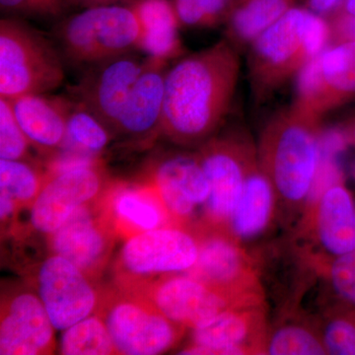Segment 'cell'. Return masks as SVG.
<instances>
[{"instance_id":"cell-1","label":"cell","mask_w":355,"mask_h":355,"mask_svg":"<svg viewBox=\"0 0 355 355\" xmlns=\"http://www.w3.org/2000/svg\"><path fill=\"white\" fill-rule=\"evenodd\" d=\"M240 74L228 41L181 58L167 70L160 135L183 146H202L225 119Z\"/></svg>"},{"instance_id":"cell-2","label":"cell","mask_w":355,"mask_h":355,"mask_svg":"<svg viewBox=\"0 0 355 355\" xmlns=\"http://www.w3.org/2000/svg\"><path fill=\"white\" fill-rule=\"evenodd\" d=\"M320 121L293 104L275 114L261 132L259 163L277 200L289 209L307 205L314 190L322 160Z\"/></svg>"},{"instance_id":"cell-3","label":"cell","mask_w":355,"mask_h":355,"mask_svg":"<svg viewBox=\"0 0 355 355\" xmlns=\"http://www.w3.org/2000/svg\"><path fill=\"white\" fill-rule=\"evenodd\" d=\"M329 42L326 18L304 6L292 7L250 46L248 69L254 101L266 102L297 77Z\"/></svg>"},{"instance_id":"cell-4","label":"cell","mask_w":355,"mask_h":355,"mask_svg":"<svg viewBox=\"0 0 355 355\" xmlns=\"http://www.w3.org/2000/svg\"><path fill=\"white\" fill-rule=\"evenodd\" d=\"M64 58L43 33L16 17L0 21V98L49 94L64 83Z\"/></svg>"},{"instance_id":"cell-5","label":"cell","mask_w":355,"mask_h":355,"mask_svg":"<svg viewBox=\"0 0 355 355\" xmlns=\"http://www.w3.org/2000/svg\"><path fill=\"white\" fill-rule=\"evenodd\" d=\"M142 25L133 6L84 9L58 25L55 36L67 62L90 67L140 51Z\"/></svg>"},{"instance_id":"cell-6","label":"cell","mask_w":355,"mask_h":355,"mask_svg":"<svg viewBox=\"0 0 355 355\" xmlns=\"http://www.w3.org/2000/svg\"><path fill=\"white\" fill-rule=\"evenodd\" d=\"M96 311L106 324L116 354H163L177 345L186 330L144 294L121 286L102 295Z\"/></svg>"},{"instance_id":"cell-7","label":"cell","mask_w":355,"mask_h":355,"mask_svg":"<svg viewBox=\"0 0 355 355\" xmlns=\"http://www.w3.org/2000/svg\"><path fill=\"white\" fill-rule=\"evenodd\" d=\"M198 256L186 275L245 305L263 304L258 268L228 229L200 224L193 228Z\"/></svg>"},{"instance_id":"cell-8","label":"cell","mask_w":355,"mask_h":355,"mask_svg":"<svg viewBox=\"0 0 355 355\" xmlns=\"http://www.w3.org/2000/svg\"><path fill=\"white\" fill-rule=\"evenodd\" d=\"M198 241L193 229L168 226L125 240L119 254L118 286H130L154 275L186 272L195 265Z\"/></svg>"},{"instance_id":"cell-9","label":"cell","mask_w":355,"mask_h":355,"mask_svg":"<svg viewBox=\"0 0 355 355\" xmlns=\"http://www.w3.org/2000/svg\"><path fill=\"white\" fill-rule=\"evenodd\" d=\"M197 154L210 187L202 224L227 229L257 151L247 140L214 137L202 144Z\"/></svg>"},{"instance_id":"cell-10","label":"cell","mask_w":355,"mask_h":355,"mask_svg":"<svg viewBox=\"0 0 355 355\" xmlns=\"http://www.w3.org/2000/svg\"><path fill=\"white\" fill-rule=\"evenodd\" d=\"M297 78L294 105L319 120L355 102V41L331 44L306 65Z\"/></svg>"},{"instance_id":"cell-11","label":"cell","mask_w":355,"mask_h":355,"mask_svg":"<svg viewBox=\"0 0 355 355\" xmlns=\"http://www.w3.org/2000/svg\"><path fill=\"white\" fill-rule=\"evenodd\" d=\"M121 287L144 294L168 319L191 330L207 324L224 311L253 306L242 304L186 273Z\"/></svg>"},{"instance_id":"cell-12","label":"cell","mask_w":355,"mask_h":355,"mask_svg":"<svg viewBox=\"0 0 355 355\" xmlns=\"http://www.w3.org/2000/svg\"><path fill=\"white\" fill-rule=\"evenodd\" d=\"M144 64V60L130 53L90 65L79 83L70 89L72 100L114 133Z\"/></svg>"},{"instance_id":"cell-13","label":"cell","mask_w":355,"mask_h":355,"mask_svg":"<svg viewBox=\"0 0 355 355\" xmlns=\"http://www.w3.org/2000/svg\"><path fill=\"white\" fill-rule=\"evenodd\" d=\"M91 280L64 257L53 254L42 263L40 298L55 329L64 331L97 309L99 294Z\"/></svg>"},{"instance_id":"cell-14","label":"cell","mask_w":355,"mask_h":355,"mask_svg":"<svg viewBox=\"0 0 355 355\" xmlns=\"http://www.w3.org/2000/svg\"><path fill=\"white\" fill-rule=\"evenodd\" d=\"M109 183L103 163L49 176L31 207L33 227L51 234L79 207L97 200Z\"/></svg>"},{"instance_id":"cell-15","label":"cell","mask_w":355,"mask_h":355,"mask_svg":"<svg viewBox=\"0 0 355 355\" xmlns=\"http://www.w3.org/2000/svg\"><path fill=\"white\" fill-rule=\"evenodd\" d=\"M48 236L51 253L71 261L90 279L104 270L116 237L103 217L97 200L79 207Z\"/></svg>"},{"instance_id":"cell-16","label":"cell","mask_w":355,"mask_h":355,"mask_svg":"<svg viewBox=\"0 0 355 355\" xmlns=\"http://www.w3.org/2000/svg\"><path fill=\"white\" fill-rule=\"evenodd\" d=\"M268 336L263 304L232 308L193 329L180 354H263Z\"/></svg>"},{"instance_id":"cell-17","label":"cell","mask_w":355,"mask_h":355,"mask_svg":"<svg viewBox=\"0 0 355 355\" xmlns=\"http://www.w3.org/2000/svg\"><path fill=\"white\" fill-rule=\"evenodd\" d=\"M144 180L157 191L173 223L188 227L196 209L207 205L210 187L198 154H171L150 164Z\"/></svg>"},{"instance_id":"cell-18","label":"cell","mask_w":355,"mask_h":355,"mask_svg":"<svg viewBox=\"0 0 355 355\" xmlns=\"http://www.w3.org/2000/svg\"><path fill=\"white\" fill-rule=\"evenodd\" d=\"M98 207L116 237L128 239L155 229L176 226L153 184L110 181Z\"/></svg>"},{"instance_id":"cell-19","label":"cell","mask_w":355,"mask_h":355,"mask_svg":"<svg viewBox=\"0 0 355 355\" xmlns=\"http://www.w3.org/2000/svg\"><path fill=\"white\" fill-rule=\"evenodd\" d=\"M50 316L40 296L17 291L2 298L0 354H50L55 336Z\"/></svg>"},{"instance_id":"cell-20","label":"cell","mask_w":355,"mask_h":355,"mask_svg":"<svg viewBox=\"0 0 355 355\" xmlns=\"http://www.w3.org/2000/svg\"><path fill=\"white\" fill-rule=\"evenodd\" d=\"M308 225L324 263L355 250V203L342 183L329 187L310 205Z\"/></svg>"},{"instance_id":"cell-21","label":"cell","mask_w":355,"mask_h":355,"mask_svg":"<svg viewBox=\"0 0 355 355\" xmlns=\"http://www.w3.org/2000/svg\"><path fill=\"white\" fill-rule=\"evenodd\" d=\"M167 64L165 60L146 55L144 69L121 112L114 133L135 139L160 135Z\"/></svg>"},{"instance_id":"cell-22","label":"cell","mask_w":355,"mask_h":355,"mask_svg":"<svg viewBox=\"0 0 355 355\" xmlns=\"http://www.w3.org/2000/svg\"><path fill=\"white\" fill-rule=\"evenodd\" d=\"M9 101L32 146L48 159L62 150L73 100L62 96L31 94Z\"/></svg>"},{"instance_id":"cell-23","label":"cell","mask_w":355,"mask_h":355,"mask_svg":"<svg viewBox=\"0 0 355 355\" xmlns=\"http://www.w3.org/2000/svg\"><path fill=\"white\" fill-rule=\"evenodd\" d=\"M277 202L275 188L261 169L257 153L248 168L244 188L229 220V232L241 243L256 239L272 223Z\"/></svg>"},{"instance_id":"cell-24","label":"cell","mask_w":355,"mask_h":355,"mask_svg":"<svg viewBox=\"0 0 355 355\" xmlns=\"http://www.w3.org/2000/svg\"><path fill=\"white\" fill-rule=\"evenodd\" d=\"M142 25L140 51L147 57L168 60L181 57L184 46L174 4L170 0H139L132 4Z\"/></svg>"},{"instance_id":"cell-25","label":"cell","mask_w":355,"mask_h":355,"mask_svg":"<svg viewBox=\"0 0 355 355\" xmlns=\"http://www.w3.org/2000/svg\"><path fill=\"white\" fill-rule=\"evenodd\" d=\"M297 0H239L226 22V41L236 50L250 48L254 40L296 6Z\"/></svg>"},{"instance_id":"cell-26","label":"cell","mask_w":355,"mask_h":355,"mask_svg":"<svg viewBox=\"0 0 355 355\" xmlns=\"http://www.w3.org/2000/svg\"><path fill=\"white\" fill-rule=\"evenodd\" d=\"M60 350L65 355L116 354L106 324L98 314L65 329Z\"/></svg>"},{"instance_id":"cell-27","label":"cell","mask_w":355,"mask_h":355,"mask_svg":"<svg viewBox=\"0 0 355 355\" xmlns=\"http://www.w3.org/2000/svg\"><path fill=\"white\" fill-rule=\"evenodd\" d=\"M48 175L28 160L0 159V190L6 191L18 207H32L43 188Z\"/></svg>"},{"instance_id":"cell-28","label":"cell","mask_w":355,"mask_h":355,"mask_svg":"<svg viewBox=\"0 0 355 355\" xmlns=\"http://www.w3.org/2000/svg\"><path fill=\"white\" fill-rule=\"evenodd\" d=\"M112 135L113 132L99 119L74 102L62 149L99 156L108 146Z\"/></svg>"},{"instance_id":"cell-29","label":"cell","mask_w":355,"mask_h":355,"mask_svg":"<svg viewBox=\"0 0 355 355\" xmlns=\"http://www.w3.org/2000/svg\"><path fill=\"white\" fill-rule=\"evenodd\" d=\"M263 354L324 355L327 350L319 331L305 324H287L268 336Z\"/></svg>"},{"instance_id":"cell-30","label":"cell","mask_w":355,"mask_h":355,"mask_svg":"<svg viewBox=\"0 0 355 355\" xmlns=\"http://www.w3.org/2000/svg\"><path fill=\"white\" fill-rule=\"evenodd\" d=\"M239 0H174L180 25L205 29L227 22Z\"/></svg>"},{"instance_id":"cell-31","label":"cell","mask_w":355,"mask_h":355,"mask_svg":"<svg viewBox=\"0 0 355 355\" xmlns=\"http://www.w3.org/2000/svg\"><path fill=\"white\" fill-rule=\"evenodd\" d=\"M320 334L327 354L355 355V308H336L324 320Z\"/></svg>"},{"instance_id":"cell-32","label":"cell","mask_w":355,"mask_h":355,"mask_svg":"<svg viewBox=\"0 0 355 355\" xmlns=\"http://www.w3.org/2000/svg\"><path fill=\"white\" fill-rule=\"evenodd\" d=\"M31 146L21 128L11 103L0 98V159L28 160Z\"/></svg>"},{"instance_id":"cell-33","label":"cell","mask_w":355,"mask_h":355,"mask_svg":"<svg viewBox=\"0 0 355 355\" xmlns=\"http://www.w3.org/2000/svg\"><path fill=\"white\" fill-rule=\"evenodd\" d=\"M324 275L343 304L355 308V250L326 261Z\"/></svg>"},{"instance_id":"cell-34","label":"cell","mask_w":355,"mask_h":355,"mask_svg":"<svg viewBox=\"0 0 355 355\" xmlns=\"http://www.w3.org/2000/svg\"><path fill=\"white\" fill-rule=\"evenodd\" d=\"M71 6L70 0H0L2 12L14 17H58Z\"/></svg>"},{"instance_id":"cell-35","label":"cell","mask_w":355,"mask_h":355,"mask_svg":"<svg viewBox=\"0 0 355 355\" xmlns=\"http://www.w3.org/2000/svg\"><path fill=\"white\" fill-rule=\"evenodd\" d=\"M326 19L330 25L331 42L333 44L355 41V15L336 11Z\"/></svg>"},{"instance_id":"cell-36","label":"cell","mask_w":355,"mask_h":355,"mask_svg":"<svg viewBox=\"0 0 355 355\" xmlns=\"http://www.w3.org/2000/svg\"><path fill=\"white\" fill-rule=\"evenodd\" d=\"M304 3L305 8L322 17H329L336 12L345 0H300Z\"/></svg>"},{"instance_id":"cell-37","label":"cell","mask_w":355,"mask_h":355,"mask_svg":"<svg viewBox=\"0 0 355 355\" xmlns=\"http://www.w3.org/2000/svg\"><path fill=\"white\" fill-rule=\"evenodd\" d=\"M18 209H20L15 200L6 191L0 190V216L2 224L12 219Z\"/></svg>"},{"instance_id":"cell-38","label":"cell","mask_w":355,"mask_h":355,"mask_svg":"<svg viewBox=\"0 0 355 355\" xmlns=\"http://www.w3.org/2000/svg\"><path fill=\"white\" fill-rule=\"evenodd\" d=\"M72 6L92 8V7L108 6H132L139 0H70Z\"/></svg>"},{"instance_id":"cell-39","label":"cell","mask_w":355,"mask_h":355,"mask_svg":"<svg viewBox=\"0 0 355 355\" xmlns=\"http://www.w3.org/2000/svg\"><path fill=\"white\" fill-rule=\"evenodd\" d=\"M338 12L355 15V0H345L342 6L338 9Z\"/></svg>"},{"instance_id":"cell-40","label":"cell","mask_w":355,"mask_h":355,"mask_svg":"<svg viewBox=\"0 0 355 355\" xmlns=\"http://www.w3.org/2000/svg\"><path fill=\"white\" fill-rule=\"evenodd\" d=\"M345 137L355 146V116L349 121L345 130Z\"/></svg>"}]
</instances>
